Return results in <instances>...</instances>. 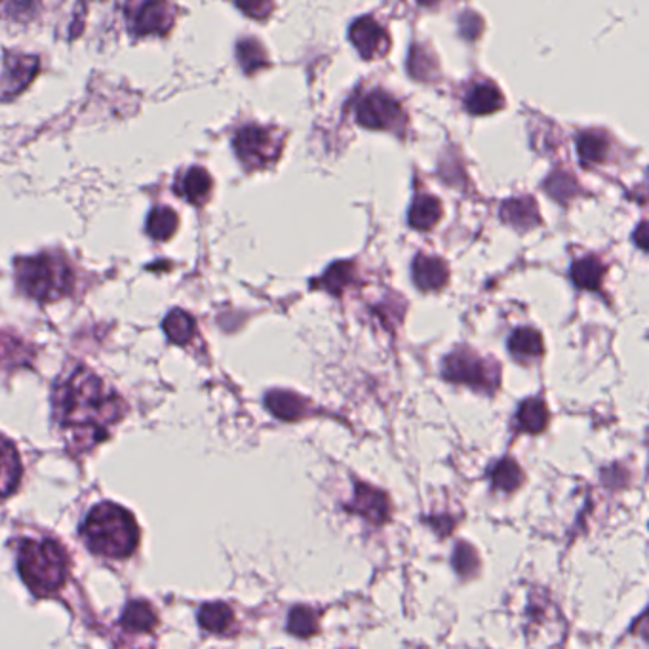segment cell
<instances>
[{
  "mask_svg": "<svg viewBox=\"0 0 649 649\" xmlns=\"http://www.w3.org/2000/svg\"><path fill=\"white\" fill-rule=\"evenodd\" d=\"M353 275V263H349V261H337V263H334V265L324 273V276H322L316 284L322 286V288H324L326 292H330V294L339 295L343 290H345V286L353 280Z\"/></svg>",
  "mask_w": 649,
  "mask_h": 649,
  "instance_id": "obj_28",
  "label": "cell"
},
{
  "mask_svg": "<svg viewBox=\"0 0 649 649\" xmlns=\"http://www.w3.org/2000/svg\"><path fill=\"white\" fill-rule=\"evenodd\" d=\"M501 219L512 227L524 231L541 221L537 202L531 197L509 198L501 206Z\"/></svg>",
  "mask_w": 649,
  "mask_h": 649,
  "instance_id": "obj_15",
  "label": "cell"
},
{
  "mask_svg": "<svg viewBox=\"0 0 649 649\" xmlns=\"http://www.w3.org/2000/svg\"><path fill=\"white\" fill-rule=\"evenodd\" d=\"M82 537L90 551L107 558H126L138 549L139 528L132 512L117 503L94 507L82 524Z\"/></svg>",
  "mask_w": 649,
  "mask_h": 649,
  "instance_id": "obj_2",
  "label": "cell"
},
{
  "mask_svg": "<svg viewBox=\"0 0 649 649\" xmlns=\"http://www.w3.org/2000/svg\"><path fill=\"white\" fill-rule=\"evenodd\" d=\"M176 212L168 206H157L147 217V233L158 242L174 236L177 229Z\"/></svg>",
  "mask_w": 649,
  "mask_h": 649,
  "instance_id": "obj_26",
  "label": "cell"
},
{
  "mask_svg": "<svg viewBox=\"0 0 649 649\" xmlns=\"http://www.w3.org/2000/svg\"><path fill=\"white\" fill-rule=\"evenodd\" d=\"M349 39L353 40L358 54L364 59L383 56L389 50V37L385 29L370 16L354 21L349 31Z\"/></svg>",
  "mask_w": 649,
  "mask_h": 649,
  "instance_id": "obj_10",
  "label": "cell"
},
{
  "mask_svg": "<svg viewBox=\"0 0 649 649\" xmlns=\"http://www.w3.org/2000/svg\"><path fill=\"white\" fill-rule=\"evenodd\" d=\"M356 120L370 130H391L402 124L404 113L400 103L383 90L372 92L358 101Z\"/></svg>",
  "mask_w": 649,
  "mask_h": 649,
  "instance_id": "obj_7",
  "label": "cell"
},
{
  "mask_svg": "<svg viewBox=\"0 0 649 649\" xmlns=\"http://www.w3.org/2000/svg\"><path fill=\"white\" fill-rule=\"evenodd\" d=\"M233 611L223 604V602H212V604H204L200 611H198V623L200 627L208 632L214 634H225L233 627Z\"/></svg>",
  "mask_w": 649,
  "mask_h": 649,
  "instance_id": "obj_22",
  "label": "cell"
},
{
  "mask_svg": "<svg viewBox=\"0 0 649 649\" xmlns=\"http://www.w3.org/2000/svg\"><path fill=\"white\" fill-rule=\"evenodd\" d=\"M174 23V8L166 2H143L130 16V27L136 35H164Z\"/></svg>",
  "mask_w": 649,
  "mask_h": 649,
  "instance_id": "obj_9",
  "label": "cell"
},
{
  "mask_svg": "<svg viewBox=\"0 0 649 649\" xmlns=\"http://www.w3.org/2000/svg\"><path fill=\"white\" fill-rule=\"evenodd\" d=\"M20 453L16 446L0 434V497L16 492L21 480Z\"/></svg>",
  "mask_w": 649,
  "mask_h": 649,
  "instance_id": "obj_13",
  "label": "cell"
},
{
  "mask_svg": "<svg viewBox=\"0 0 649 649\" xmlns=\"http://www.w3.org/2000/svg\"><path fill=\"white\" fill-rule=\"evenodd\" d=\"M347 509L364 516L366 520H370L374 524H383L389 518L391 503L385 493L375 490L364 482H358L356 490H354V499L347 505Z\"/></svg>",
  "mask_w": 649,
  "mask_h": 649,
  "instance_id": "obj_11",
  "label": "cell"
},
{
  "mask_svg": "<svg viewBox=\"0 0 649 649\" xmlns=\"http://www.w3.org/2000/svg\"><path fill=\"white\" fill-rule=\"evenodd\" d=\"M54 412L59 425L73 434L79 448L101 442L124 413V402L111 393L98 375L86 368L75 370L54 393Z\"/></svg>",
  "mask_w": 649,
  "mask_h": 649,
  "instance_id": "obj_1",
  "label": "cell"
},
{
  "mask_svg": "<svg viewBox=\"0 0 649 649\" xmlns=\"http://www.w3.org/2000/svg\"><path fill=\"white\" fill-rule=\"evenodd\" d=\"M410 71L415 79H431L436 71V63L423 48L415 46L412 50V58H410Z\"/></svg>",
  "mask_w": 649,
  "mask_h": 649,
  "instance_id": "obj_32",
  "label": "cell"
},
{
  "mask_svg": "<svg viewBox=\"0 0 649 649\" xmlns=\"http://www.w3.org/2000/svg\"><path fill=\"white\" fill-rule=\"evenodd\" d=\"M509 351L518 358H537L543 354V337L533 328H518L509 337Z\"/></svg>",
  "mask_w": 649,
  "mask_h": 649,
  "instance_id": "obj_23",
  "label": "cell"
},
{
  "mask_svg": "<svg viewBox=\"0 0 649 649\" xmlns=\"http://www.w3.org/2000/svg\"><path fill=\"white\" fill-rule=\"evenodd\" d=\"M465 107L471 115L484 117V115H492V113L501 111L505 107V98L499 92V88L493 86L492 82H480L467 92Z\"/></svg>",
  "mask_w": 649,
  "mask_h": 649,
  "instance_id": "obj_14",
  "label": "cell"
},
{
  "mask_svg": "<svg viewBox=\"0 0 649 649\" xmlns=\"http://www.w3.org/2000/svg\"><path fill=\"white\" fill-rule=\"evenodd\" d=\"M577 183L575 177L566 174V172H554L547 181H545V191L551 195L554 200L566 202L568 198L575 195Z\"/></svg>",
  "mask_w": 649,
  "mask_h": 649,
  "instance_id": "obj_31",
  "label": "cell"
},
{
  "mask_svg": "<svg viewBox=\"0 0 649 649\" xmlns=\"http://www.w3.org/2000/svg\"><path fill=\"white\" fill-rule=\"evenodd\" d=\"M23 583L37 596H48L63 587L69 573L67 552L52 539H25L18 552Z\"/></svg>",
  "mask_w": 649,
  "mask_h": 649,
  "instance_id": "obj_3",
  "label": "cell"
},
{
  "mask_svg": "<svg viewBox=\"0 0 649 649\" xmlns=\"http://www.w3.org/2000/svg\"><path fill=\"white\" fill-rule=\"evenodd\" d=\"M516 419H518V425L522 431L530 434L543 433L549 425V408H547L545 400L530 398V400L522 402Z\"/></svg>",
  "mask_w": 649,
  "mask_h": 649,
  "instance_id": "obj_20",
  "label": "cell"
},
{
  "mask_svg": "<svg viewBox=\"0 0 649 649\" xmlns=\"http://www.w3.org/2000/svg\"><path fill=\"white\" fill-rule=\"evenodd\" d=\"M124 629L132 632H149L157 625L155 610L147 602H130L122 615Z\"/></svg>",
  "mask_w": 649,
  "mask_h": 649,
  "instance_id": "obj_24",
  "label": "cell"
},
{
  "mask_svg": "<svg viewBox=\"0 0 649 649\" xmlns=\"http://www.w3.org/2000/svg\"><path fill=\"white\" fill-rule=\"evenodd\" d=\"M235 151L248 168H263L275 160L280 141L267 128L244 126L236 132Z\"/></svg>",
  "mask_w": 649,
  "mask_h": 649,
  "instance_id": "obj_6",
  "label": "cell"
},
{
  "mask_svg": "<svg viewBox=\"0 0 649 649\" xmlns=\"http://www.w3.org/2000/svg\"><path fill=\"white\" fill-rule=\"evenodd\" d=\"M442 375L453 383L471 385L476 391H490L492 393L497 381V368L493 364H486L480 356L471 351H455L444 360Z\"/></svg>",
  "mask_w": 649,
  "mask_h": 649,
  "instance_id": "obj_5",
  "label": "cell"
},
{
  "mask_svg": "<svg viewBox=\"0 0 649 649\" xmlns=\"http://www.w3.org/2000/svg\"><path fill=\"white\" fill-rule=\"evenodd\" d=\"M236 56L246 73H256L257 69L267 65V54L256 39L240 40L236 48Z\"/></svg>",
  "mask_w": 649,
  "mask_h": 649,
  "instance_id": "obj_29",
  "label": "cell"
},
{
  "mask_svg": "<svg viewBox=\"0 0 649 649\" xmlns=\"http://www.w3.org/2000/svg\"><path fill=\"white\" fill-rule=\"evenodd\" d=\"M265 406L282 421H297L307 413V400L292 391H271L265 396Z\"/></svg>",
  "mask_w": 649,
  "mask_h": 649,
  "instance_id": "obj_16",
  "label": "cell"
},
{
  "mask_svg": "<svg viewBox=\"0 0 649 649\" xmlns=\"http://www.w3.org/2000/svg\"><path fill=\"white\" fill-rule=\"evenodd\" d=\"M16 282L25 295L37 301H58L73 288V273L59 257H25L16 261Z\"/></svg>",
  "mask_w": 649,
  "mask_h": 649,
  "instance_id": "obj_4",
  "label": "cell"
},
{
  "mask_svg": "<svg viewBox=\"0 0 649 649\" xmlns=\"http://www.w3.org/2000/svg\"><path fill=\"white\" fill-rule=\"evenodd\" d=\"M288 630L294 634V636H299V638H309L316 634L318 630V617H316L315 611L311 608H305V606H297L290 613V621H288Z\"/></svg>",
  "mask_w": 649,
  "mask_h": 649,
  "instance_id": "obj_30",
  "label": "cell"
},
{
  "mask_svg": "<svg viewBox=\"0 0 649 649\" xmlns=\"http://www.w3.org/2000/svg\"><path fill=\"white\" fill-rule=\"evenodd\" d=\"M634 240L640 246V250H646L648 248V229H646V223H640V227H638V231L634 235Z\"/></svg>",
  "mask_w": 649,
  "mask_h": 649,
  "instance_id": "obj_34",
  "label": "cell"
},
{
  "mask_svg": "<svg viewBox=\"0 0 649 649\" xmlns=\"http://www.w3.org/2000/svg\"><path fill=\"white\" fill-rule=\"evenodd\" d=\"M524 480V474L520 471L518 463L514 459H501L492 471V482L493 486L501 492H514L516 488H520Z\"/></svg>",
  "mask_w": 649,
  "mask_h": 649,
  "instance_id": "obj_27",
  "label": "cell"
},
{
  "mask_svg": "<svg viewBox=\"0 0 649 649\" xmlns=\"http://www.w3.org/2000/svg\"><path fill=\"white\" fill-rule=\"evenodd\" d=\"M453 564H455V570L459 571L461 575H471V573L478 570V556H476V552L472 551L469 545L461 543L455 549Z\"/></svg>",
  "mask_w": 649,
  "mask_h": 649,
  "instance_id": "obj_33",
  "label": "cell"
},
{
  "mask_svg": "<svg viewBox=\"0 0 649 649\" xmlns=\"http://www.w3.org/2000/svg\"><path fill=\"white\" fill-rule=\"evenodd\" d=\"M440 219H442V204L438 198L431 197V195L415 198V202L410 208V216H408V221L413 229L431 231Z\"/></svg>",
  "mask_w": 649,
  "mask_h": 649,
  "instance_id": "obj_19",
  "label": "cell"
},
{
  "mask_svg": "<svg viewBox=\"0 0 649 649\" xmlns=\"http://www.w3.org/2000/svg\"><path fill=\"white\" fill-rule=\"evenodd\" d=\"M39 69V59L23 54H10L0 69V98H10L33 80Z\"/></svg>",
  "mask_w": 649,
  "mask_h": 649,
  "instance_id": "obj_8",
  "label": "cell"
},
{
  "mask_svg": "<svg viewBox=\"0 0 649 649\" xmlns=\"http://www.w3.org/2000/svg\"><path fill=\"white\" fill-rule=\"evenodd\" d=\"M176 191L191 204H200L212 191V177L204 168L195 166L177 179Z\"/></svg>",
  "mask_w": 649,
  "mask_h": 649,
  "instance_id": "obj_17",
  "label": "cell"
},
{
  "mask_svg": "<svg viewBox=\"0 0 649 649\" xmlns=\"http://www.w3.org/2000/svg\"><path fill=\"white\" fill-rule=\"evenodd\" d=\"M606 267L596 256H587L577 259L570 267V276L573 284L581 290L596 292L602 288Z\"/></svg>",
  "mask_w": 649,
  "mask_h": 649,
  "instance_id": "obj_18",
  "label": "cell"
},
{
  "mask_svg": "<svg viewBox=\"0 0 649 649\" xmlns=\"http://www.w3.org/2000/svg\"><path fill=\"white\" fill-rule=\"evenodd\" d=\"M577 153L583 164H598L610 153V139L600 130L583 132L577 139Z\"/></svg>",
  "mask_w": 649,
  "mask_h": 649,
  "instance_id": "obj_21",
  "label": "cell"
},
{
  "mask_svg": "<svg viewBox=\"0 0 649 649\" xmlns=\"http://www.w3.org/2000/svg\"><path fill=\"white\" fill-rule=\"evenodd\" d=\"M164 332L168 335V339L176 345H185L193 339L195 335V320L193 316L181 309L172 311L170 315L166 316L164 320Z\"/></svg>",
  "mask_w": 649,
  "mask_h": 649,
  "instance_id": "obj_25",
  "label": "cell"
},
{
  "mask_svg": "<svg viewBox=\"0 0 649 649\" xmlns=\"http://www.w3.org/2000/svg\"><path fill=\"white\" fill-rule=\"evenodd\" d=\"M413 282L419 290L431 292L440 290L448 284V267L442 259L433 256H417L412 267Z\"/></svg>",
  "mask_w": 649,
  "mask_h": 649,
  "instance_id": "obj_12",
  "label": "cell"
}]
</instances>
